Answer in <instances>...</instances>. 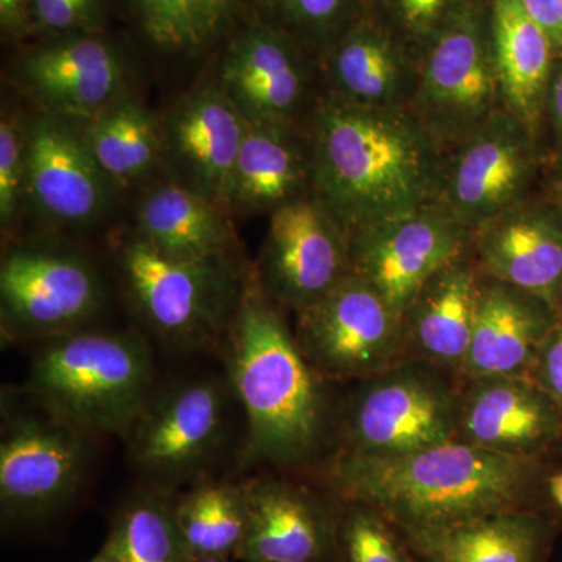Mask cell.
Wrapping results in <instances>:
<instances>
[{"label":"cell","instance_id":"cell-10","mask_svg":"<svg viewBox=\"0 0 562 562\" xmlns=\"http://www.w3.org/2000/svg\"><path fill=\"white\" fill-rule=\"evenodd\" d=\"M87 435L44 412L9 417L0 439L3 528L41 522L72 501L90 462Z\"/></svg>","mask_w":562,"mask_h":562},{"label":"cell","instance_id":"cell-4","mask_svg":"<svg viewBox=\"0 0 562 562\" xmlns=\"http://www.w3.org/2000/svg\"><path fill=\"white\" fill-rule=\"evenodd\" d=\"M41 412L85 432L127 435L154 394V355L138 331L83 328L43 342L27 375Z\"/></svg>","mask_w":562,"mask_h":562},{"label":"cell","instance_id":"cell-34","mask_svg":"<svg viewBox=\"0 0 562 562\" xmlns=\"http://www.w3.org/2000/svg\"><path fill=\"white\" fill-rule=\"evenodd\" d=\"M476 0H364V13L419 63L435 40Z\"/></svg>","mask_w":562,"mask_h":562},{"label":"cell","instance_id":"cell-17","mask_svg":"<svg viewBox=\"0 0 562 562\" xmlns=\"http://www.w3.org/2000/svg\"><path fill=\"white\" fill-rule=\"evenodd\" d=\"M227 430V392L214 379L183 380L151 394L127 431L132 460L154 486L169 490L201 471Z\"/></svg>","mask_w":562,"mask_h":562},{"label":"cell","instance_id":"cell-24","mask_svg":"<svg viewBox=\"0 0 562 562\" xmlns=\"http://www.w3.org/2000/svg\"><path fill=\"white\" fill-rule=\"evenodd\" d=\"M482 272L471 247L435 277L403 313L406 353L442 372L461 375L471 347Z\"/></svg>","mask_w":562,"mask_h":562},{"label":"cell","instance_id":"cell-43","mask_svg":"<svg viewBox=\"0 0 562 562\" xmlns=\"http://www.w3.org/2000/svg\"><path fill=\"white\" fill-rule=\"evenodd\" d=\"M88 562H117V560L114 558V554L111 553L109 547L103 543L102 549L99 550V552L95 553Z\"/></svg>","mask_w":562,"mask_h":562},{"label":"cell","instance_id":"cell-9","mask_svg":"<svg viewBox=\"0 0 562 562\" xmlns=\"http://www.w3.org/2000/svg\"><path fill=\"white\" fill-rule=\"evenodd\" d=\"M295 316V339L321 376L364 382L406 353L402 314L353 273Z\"/></svg>","mask_w":562,"mask_h":562},{"label":"cell","instance_id":"cell-16","mask_svg":"<svg viewBox=\"0 0 562 562\" xmlns=\"http://www.w3.org/2000/svg\"><path fill=\"white\" fill-rule=\"evenodd\" d=\"M9 72L36 110L72 120H90L131 94L127 57L103 32L35 40Z\"/></svg>","mask_w":562,"mask_h":562},{"label":"cell","instance_id":"cell-28","mask_svg":"<svg viewBox=\"0 0 562 562\" xmlns=\"http://www.w3.org/2000/svg\"><path fill=\"white\" fill-rule=\"evenodd\" d=\"M81 127L95 165L117 194L146 190L165 169L161 120L132 92L81 121Z\"/></svg>","mask_w":562,"mask_h":562},{"label":"cell","instance_id":"cell-15","mask_svg":"<svg viewBox=\"0 0 562 562\" xmlns=\"http://www.w3.org/2000/svg\"><path fill=\"white\" fill-rule=\"evenodd\" d=\"M471 247V232L432 202L349 232L350 271L402 314L439 271Z\"/></svg>","mask_w":562,"mask_h":562},{"label":"cell","instance_id":"cell-41","mask_svg":"<svg viewBox=\"0 0 562 562\" xmlns=\"http://www.w3.org/2000/svg\"><path fill=\"white\" fill-rule=\"evenodd\" d=\"M546 111H549L554 131L562 139V55L554 58L549 91H547ZM546 111H543V114H546Z\"/></svg>","mask_w":562,"mask_h":562},{"label":"cell","instance_id":"cell-20","mask_svg":"<svg viewBox=\"0 0 562 562\" xmlns=\"http://www.w3.org/2000/svg\"><path fill=\"white\" fill-rule=\"evenodd\" d=\"M561 431L560 406L530 376H484L460 391L458 441L535 461Z\"/></svg>","mask_w":562,"mask_h":562},{"label":"cell","instance_id":"cell-27","mask_svg":"<svg viewBox=\"0 0 562 562\" xmlns=\"http://www.w3.org/2000/svg\"><path fill=\"white\" fill-rule=\"evenodd\" d=\"M491 38L503 105L538 135L557 58L552 41L519 0H491Z\"/></svg>","mask_w":562,"mask_h":562},{"label":"cell","instance_id":"cell-44","mask_svg":"<svg viewBox=\"0 0 562 562\" xmlns=\"http://www.w3.org/2000/svg\"><path fill=\"white\" fill-rule=\"evenodd\" d=\"M192 562H232V558H203V560H194Z\"/></svg>","mask_w":562,"mask_h":562},{"label":"cell","instance_id":"cell-19","mask_svg":"<svg viewBox=\"0 0 562 562\" xmlns=\"http://www.w3.org/2000/svg\"><path fill=\"white\" fill-rule=\"evenodd\" d=\"M476 268L490 279L530 292L562 310V211L517 203L471 232Z\"/></svg>","mask_w":562,"mask_h":562},{"label":"cell","instance_id":"cell-29","mask_svg":"<svg viewBox=\"0 0 562 562\" xmlns=\"http://www.w3.org/2000/svg\"><path fill=\"white\" fill-rule=\"evenodd\" d=\"M549 539L541 517L514 509L406 541L422 562H541Z\"/></svg>","mask_w":562,"mask_h":562},{"label":"cell","instance_id":"cell-35","mask_svg":"<svg viewBox=\"0 0 562 562\" xmlns=\"http://www.w3.org/2000/svg\"><path fill=\"white\" fill-rule=\"evenodd\" d=\"M336 542L346 562H412L394 527L361 503H349L338 522Z\"/></svg>","mask_w":562,"mask_h":562},{"label":"cell","instance_id":"cell-6","mask_svg":"<svg viewBox=\"0 0 562 562\" xmlns=\"http://www.w3.org/2000/svg\"><path fill=\"white\" fill-rule=\"evenodd\" d=\"M503 109L492 52L491 0H476L422 58L408 111L443 154Z\"/></svg>","mask_w":562,"mask_h":562},{"label":"cell","instance_id":"cell-13","mask_svg":"<svg viewBox=\"0 0 562 562\" xmlns=\"http://www.w3.org/2000/svg\"><path fill=\"white\" fill-rule=\"evenodd\" d=\"M349 273V232L316 192L269 214L255 277L280 310L303 312Z\"/></svg>","mask_w":562,"mask_h":562},{"label":"cell","instance_id":"cell-18","mask_svg":"<svg viewBox=\"0 0 562 562\" xmlns=\"http://www.w3.org/2000/svg\"><path fill=\"white\" fill-rule=\"evenodd\" d=\"M249 122L217 83L181 94L161 117L169 179L225 205Z\"/></svg>","mask_w":562,"mask_h":562},{"label":"cell","instance_id":"cell-26","mask_svg":"<svg viewBox=\"0 0 562 562\" xmlns=\"http://www.w3.org/2000/svg\"><path fill=\"white\" fill-rule=\"evenodd\" d=\"M228 216L231 211L222 203L168 177L140 192L135 231L169 257H235V233Z\"/></svg>","mask_w":562,"mask_h":562},{"label":"cell","instance_id":"cell-25","mask_svg":"<svg viewBox=\"0 0 562 562\" xmlns=\"http://www.w3.org/2000/svg\"><path fill=\"white\" fill-rule=\"evenodd\" d=\"M310 191L313 155L306 127L249 124L225 199L231 214H271Z\"/></svg>","mask_w":562,"mask_h":562},{"label":"cell","instance_id":"cell-5","mask_svg":"<svg viewBox=\"0 0 562 562\" xmlns=\"http://www.w3.org/2000/svg\"><path fill=\"white\" fill-rule=\"evenodd\" d=\"M114 262L127 301L144 327L180 351L224 341L249 276H244L235 257H169L135 228L120 236Z\"/></svg>","mask_w":562,"mask_h":562},{"label":"cell","instance_id":"cell-22","mask_svg":"<svg viewBox=\"0 0 562 562\" xmlns=\"http://www.w3.org/2000/svg\"><path fill=\"white\" fill-rule=\"evenodd\" d=\"M557 308L512 284L480 279L471 347L462 366L465 382L484 376H528Z\"/></svg>","mask_w":562,"mask_h":562},{"label":"cell","instance_id":"cell-23","mask_svg":"<svg viewBox=\"0 0 562 562\" xmlns=\"http://www.w3.org/2000/svg\"><path fill=\"white\" fill-rule=\"evenodd\" d=\"M241 486L247 527L239 561L322 562L330 553L338 524L316 495L276 479Z\"/></svg>","mask_w":562,"mask_h":562},{"label":"cell","instance_id":"cell-21","mask_svg":"<svg viewBox=\"0 0 562 562\" xmlns=\"http://www.w3.org/2000/svg\"><path fill=\"white\" fill-rule=\"evenodd\" d=\"M322 94L372 110H408L417 63L379 22L362 13L317 61Z\"/></svg>","mask_w":562,"mask_h":562},{"label":"cell","instance_id":"cell-31","mask_svg":"<svg viewBox=\"0 0 562 562\" xmlns=\"http://www.w3.org/2000/svg\"><path fill=\"white\" fill-rule=\"evenodd\" d=\"M103 543L117 562H192L177 524L176 497L162 487L133 494L121 506Z\"/></svg>","mask_w":562,"mask_h":562},{"label":"cell","instance_id":"cell-33","mask_svg":"<svg viewBox=\"0 0 562 562\" xmlns=\"http://www.w3.org/2000/svg\"><path fill=\"white\" fill-rule=\"evenodd\" d=\"M364 13V0H251L250 14L319 61Z\"/></svg>","mask_w":562,"mask_h":562},{"label":"cell","instance_id":"cell-37","mask_svg":"<svg viewBox=\"0 0 562 562\" xmlns=\"http://www.w3.org/2000/svg\"><path fill=\"white\" fill-rule=\"evenodd\" d=\"M106 0H33V38L103 32Z\"/></svg>","mask_w":562,"mask_h":562},{"label":"cell","instance_id":"cell-7","mask_svg":"<svg viewBox=\"0 0 562 562\" xmlns=\"http://www.w3.org/2000/svg\"><path fill=\"white\" fill-rule=\"evenodd\" d=\"M101 272L83 251L57 241H24L3 250L0 325L3 341L46 342L90 328L105 305Z\"/></svg>","mask_w":562,"mask_h":562},{"label":"cell","instance_id":"cell-3","mask_svg":"<svg viewBox=\"0 0 562 562\" xmlns=\"http://www.w3.org/2000/svg\"><path fill=\"white\" fill-rule=\"evenodd\" d=\"M280 312L249 273L224 339L228 379L247 419L243 464H302L327 428L321 375Z\"/></svg>","mask_w":562,"mask_h":562},{"label":"cell","instance_id":"cell-2","mask_svg":"<svg viewBox=\"0 0 562 562\" xmlns=\"http://www.w3.org/2000/svg\"><path fill=\"white\" fill-rule=\"evenodd\" d=\"M313 191L347 232L436 202L442 150L408 110L322 94L308 125Z\"/></svg>","mask_w":562,"mask_h":562},{"label":"cell","instance_id":"cell-32","mask_svg":"<svg viewBox=\"0 0 562 562\" xmlns=\"http://www.w3.org/2000/svg\"><path fill=\"white\" fill-rule=\"evenodd\" d=\"M176 517L192 561L236 558L247 527L243 486L201 484L176 498Z\"/></svg>","mask_w":562,"mask_h":562},{"label":"cell","instance_id":"cell-11","mask_svg":"<svg viewBox=\"0 0 562 562\" xmlns=\"http://www.w3.org/2000/svg\"><path fill=\"white\" fill-rule=\"evenodd\" d=\"M222 46L217 85L244 120L308 125L321 95L319 68L302 47L251 14Z\"/></svg>","mask_w":562,"mask_h":562},{"label":"cell","instance_id":"cell-40","mask_svg":"<svg viewBox=\"0 0 562 562\" xmlns=\"http://www.w3.org/2000/svg\"><path fill=\"white\" fill-rule=\"evenodd\" d=\"M539 27L552 41L557 57L562 55V0H519Z\"/></svg>","mask_w":562,"mask_h":562},{"label":"cell","instance_id":"cell-39","mask_svg":"<svg viewBox=\"0 0 562 562\" xmlns=\"http://www.w3.org/2000/svg\"><path fill=\"white\" fill-rule=\"evenodd\" d=\"M33 0H0V35L7 43L33 38Z\"/></svg>","mask_w":562,"mask_h":562},{"label":"cell","instance_id":"cell-14","mask_svg":"<svg viewBox=\"0 0 562 562\" xmlns=\"http://www.w3.org/2000/svg\"><path fill=\"white\" fill-rule=\"evenodd\" d=\"M25 209L63 231L105 220L117 191L95 165L81 121L36 110L24 116Z\"/></svg>","mask_w":562,"mask_h":562},{"label":"cell","instance_id":"cell-45","mask_svg":"<svg viewBox=\"0 0 562 562\" xmlns=\"http://www.w3.org/2000/svg\"><path fill=\"white\" fill-rule=\"evenodd\" d=\"M558 206H560V209L562 211V195H561L560 202H558Z\"/></svg>","mask_w":562,"mask_h":562},{"label":"cell","instance_id":"cell-8","mask_svg":"<svg viewBox=\"0 0 562 562\" xmlns=\"http://www.w3.org/2000/svg\"><path fill=\"white\" fill-rule=\"evenodd\" d=\"M442 373L412 360L364 380L344 417L347 450L394 457L458 439L460 391Z\"/></svg>","mask_w":562,"mask_h":562},{"label":"cell","instance_id":"cell-1","mask_svg":"<svg viewBox=\"0 0 562 562\" xmlns=\"http://www.w3.org/2000/svg\"><path fill=\"white\" fill-rule=\"evenodd\" d=\"M328 476L344 501L369 506L412 539L524 509L536 468L454 439L394 457L344 450Z\"/></svg>","mask_w":562,"mask_h":562},{"label":"cell","instance_id":"cell-12","mask_svg":"<svg viewBox=\"0 0 562 562\" xmlns=\"http://www.w3.org/2000/svg\"><path fill=\"white\" fill-rule=\"evenodd\" d=\"M536 133L503 109L483 127L443 151L436 203L475 231L530 198Z\"/></svg>","mask_w":562,"mask_h":562},{"label":"cell","instance_id":"cell-38","mask_svg":"<svg viewBox=\"0 0 562 562\" xmlns=\"http://www.w3.org/2000/svg\"><path fill=\"white\" fill-rule=\"evenodd\" d=\"M528 376L553 398L562 412V310Z\"/></svg>","mask_w":562,"mask_h":562},{"label":"cell","instance_id":"cell-36","mask_svg":"<svg viewBox=\"0 0 562 562\" xmlns=\"http://www.w3.org/2000/svg\"><path fill=\"white\" fill-rule=\"evenodd\" d=\"M25 209L24 117L10 110L0 120V225L11 232Z\"/></svg>","mask_w":562,"mask_h":562},{"label":"cell","instance_id":"cell-30","mask_svg":"<svg viewBox=\"0 0 562 562\" xmlns=\"http://www.w3.org/2000/svg\"><path fill=\"white\" fill-rule=\"evenodd\" d=\"M154 49L198 57L224 44L250 16L251 0H125Z\"/></svg>","mask_w":562,"mask_h":562},{"label":"cell","instance_id":"cell-42","mask_svg":"<svg viewBox=\"0 0 562 562\" xmlns=\"http://www.w3.org/2000/svg\"><path fill=\"white\" fill-rule=\"evenodd\" d=\"M549 487L554 503L562 508V472L550 479Z\"/></svg>","mask_w":562,"mask_h":562}]
</instances>
